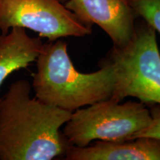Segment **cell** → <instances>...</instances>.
<instances>
[{"mask_svg":"<svg viewBox=\"0 0 160 160\" xmlns=\"http://www.w3.org/2000/svg\"><path fill=\"white\" fill-rule=\"evenodd\" d=\"M151 122L150 110L142 102L121 103L109 98L72 112L63 134L70 145L85 147L97 140L134 139Z\"/></svg>","mask_w":160,"mask_h":160,"instance_id":"4","label":"cell"},{"mask_svg":"<svg viewBox=\"0 0 160 160\" xmlns=\"http://www.w3.org/2000/svg\"><path fill=\"white\" fill-rule=\"evenodd\" d=\"M31 91L19 79L0 98V160H51L70 145L60 128L72 112L32 98Z\"/></svg>","mask_w":160,"mask_h":160,"instance_id":"1","label":"cell"},{"mask_svg":"<svg viewBox=\"0 0 160 160\" xmlns=\"http://www.w3.org/2000/svg\"><path fill=\"white\" fill-rule=\"evenodd\" d=\"M14 27L31 30L51 42L92 33V27L82 22L59 0H0L1 33L6 34Z\"/></svg>","mask_w":160,"mask_h":160,"instance_id":"5","label":"cell"},{"mask_svg":"<svg viewBox=\"0 0 160 160\" xmlns=\"http://www.w3.org/2000/svg\"><path fill=\"white\" fill-rule=\"evenodd\" d=\"M129 42L108 53V60L114 66L116 82L111 99L122 102L135 97L147 105H160V53L157 31L139 18Z\"/></svg>","mask_w":160,"mask_h":160,"instance_id":"3","label":"cell"},{"mask_svg":"<svg viewBox=\"0 0 160 160\" xmlns=\"http://www.w3.org/2000/svg\"><path fill=\"white\" fill-rule=\"evenodd\" d=\"M86 25L96 24L109 36L115 47L129 42L139 17L128 0H59Z\"/></svg>","mask_w":160,"mask_h":160,"instance_id":"6","label":"cell"},{"mask_svg":"<svg viewBox=\"0 0 160 160\" xmlns=\"http://www.w3.org/2000/svg\"><path fill=\"white\" fill-rule=\"evenodd\" d=\"M67 160H160V139L139 137L121 142L97 140L85 147L70 145Z\"/></svg>","mask_w":160,"mask_h":160,"instance_id":"7","label":"cell"},{"mask_svg":"<svg viewBox=\"0 0 160 160\" xmlns=\"http://www.w3.org/2000/svg\"><path fill=\"white\" fill-rule=\"evenodd\" d=\"M151 122L150 125L138 133L134 139L139 137H151L160 139V105L151 104L149 105Z\"/></svg>","mask_w":160,"mask_h":160,"instance_id":"10","label":"cell"},{"mask_svg":"<svg viewBox=\"0 0 160 160\" xmlns=\"http://www.w3.org/2000/svg\"><path fill=\"white\" fill-rule=\"evenodd\" d=\"M43 42L39 37H31L23 28H12L0 34V87L13 72L26 68L35 62Z\"/></svg>","mask_w":160,"mask_h":160,"instance_id":"8","label":"cell"},{"mask_svg":"<svg viewBox=\"0 0 160 160\" xmlns=\"http://www.w3.org/2000/svg\"><path fill=\"white\" fill-rule=\"evenodd\" d=\"M128 2L138 17L160 34V0H128Z\"/></svg>","mask_w":160,"mask_h":160,"instance_id":"9","label":"cell"},{"mask_svg":"<svg viewBox=\"0 0 160 160\" xmlns=\"http://www.w3.org/2000/svg\"><path fill=\"white\" fill-rule=\"evenodd\" d=\"M32 87L35 97L47 105L73 112L111 97L116 82L114 66L108 60L93 73L78 71L62 40L43 44L37 60Z\"/></svg>","mask_w":160,"mask_h":160,"instance_id":"2","label":"cell"}]
</instances>
